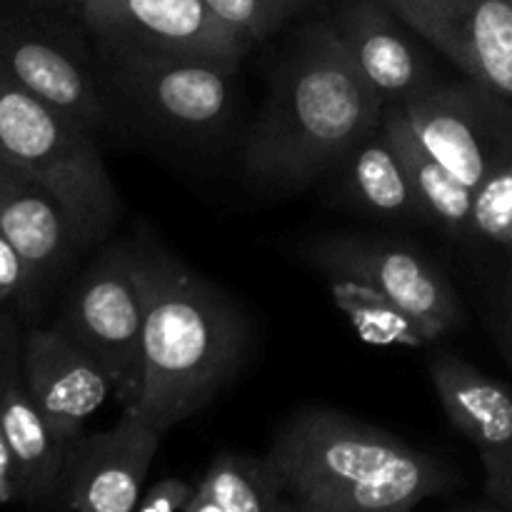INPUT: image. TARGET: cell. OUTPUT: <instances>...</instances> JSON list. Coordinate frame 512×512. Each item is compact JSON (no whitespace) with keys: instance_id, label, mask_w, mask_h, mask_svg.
Returning a JSON list of instances; mask_svg holds the SVG:
<instances>
[{"instance_id":"1","label":"cell","mask_w":512,"mask_h":512,"mask_svg":"<svg viewBox=\"0 0 512 512\" xmlns=\"http://www.w3.org/2000/svg\"><path fill=\"white\" fill-rule=\"evenodd\" d=\"M143 380L133 415L160 433L208 408L238 375L248 330L215 285L163 250L138 253Z\"/></svg>"},{"instance_id":"2","label":"cell","mask_w":512,"mask_h":512,"mask_svg":"<svg viewBox=\"0 0 512 512\" xmlns=\"http://www.w3.org/2000/svg\"><path fill=\"white\" fill-rule=\"evenodd\" d=\"M385 103L360 75L338 30L318 25L275 80L245 145L260 188L300 190L343 165L380 125Z\"/></svg>"},{"instance_id":"3","label":"cell","mask_w":512,"mask_h":512,"mask_svg":"<svg viewBox=\"0 0 512 512\" xmlns=\"http://www.w3.org/2000/svg\"><path fill=\"white\" fill-rule=\"evenodd\" d=\"M268 455L305 512H403L458 483L440 460L335 410H300Z\"/></svg>"},{"instance_id":"4","label":"cell","mask_w":512,"mask_h":512,"mask_svg":"<svg viewBox=\"0 0 512 512\" xmlns=\"http://www.w3.org/2000/svg\"><path fill=\"white\" fill-rule=\"evenodd\" d=\"M0 153L60 200L80 245L100 243L120 215L93 130L50 108L0 70Z\"/></svg>"},{"instance_id":"5","label":"cell","mask_w":512,"mask_h":512,"mask_svg":"<svg viewBox=\"0 0 512 512\" xmlns=\"http://www.w3.org/2000/svg\"><path fill=\"white\" fill-rule=\"evenodd\" d=\"M145 298L138 253L100 255L65 295L55 328L93 355L105 370L123 413L138 403L143 380Z\"/></svg>"},{"instance_id":"6","label":"cell","mask_w":512,"mask_h":512,"mask_svg":"<svg viewBox=\"0 0 512 512\" xmlns=\"http://www.w3.org/2000/svg\"><path fill=\"white\" fill-rule=\"evenodd\" d=\"M108 58L213 65L238 73L250 40L205 0H75Z\"/></svg>"},{"instance_id":"7","label":"cell","mask_w":512,"mask_h":512,"mask_svg":"<svg viewBox=\"0 0 512 512\" xmlns=\"http://www.w3.org/2000/svg\"><path fill=\"white\" fill-rule=\"evenodd\" d=\"M398 105L425 148L473 193L512 165V103L488 85L433 83Z\"/></svg>"},{"instance_id":"8","label":"cell","mask_w":512,"mask_h":512,"mask_svg":"<svg viewBox=\"0 0 512 512\" xmlns=\"http://www.w3.org/2000/svg\"><path fill=\"white\" fill-rule=\"evenodd\" d=\"M305 258L328 280H355L388 295L425 330L428 343L450 333L463 308L448 280L415 250L360 235H325Z\"/></svg>"},{"instance_id":"9","label":"cell","mask_w":512,"mask_h":512,"mask_svg":"<svg viewBox=\"0 0 512 512\" xmlns=\"http://www.w3.org/2000/svg\"><path fill=\"white\" fill-rule=\"evenodd\" d=\"M468 78L512 103V0H383Z\"/></svg>"},{"instance_id":"10","label":"cell","mask_w":512,"mask_h":512,"mask_svg":"<svg viewBox=\"0 0 512 512\" xmlns=\"http://www.w3.org/2000/svg\"><path fill=\"white\" fill-rule=\"evenodd\" d=\"M163 433L133 413L118 425L80 435L65 450L60 505L78 512H133Z\"/></svg>"},{"instance_id":"11","label":"cell","mask_w":512,"mask_h":512,"mask_svg":"<svg viewBox=\"0 0 512 512\" xmlns=\"http://www.w3.org/2000/svg\"><path fill=\"white\" fill-rule=\"evenodd\" d=\"M0 230L25 263L20 310L35 315L53 295L75 253L83 250L68 210L48 188L5 160L0 168Z\"/></svg>"},{"instance_id":"12","label":"cell","mask_w":512,"mask_h":512,"mask_svg":"<svg viewBox=\"0 0 512 512\" xmlns=\"http://www.w3.org/2000/svg\"><path fill=\"white\" fill-rule=\"evenodd\" d=\"M128 98L153 123L188 138L215 135L230 115V73L200 63L110 58Z\"/></svg>"},{"instance_id":"13","label":"cell","mask_w":512,"mask_h":512,"mask_svg":"<svg viewBox=\"0 0 512 512\" xmlns=\"http://www.w3.org/2000/svg\"><path fill=\"white\" fill-rule=\"evenodd\" d=\"M23 375L30 398L65 445L83 435L90 415L113 393L98 360L55 325L23 335Z\"/></svg>"},{"instance_id":"14","label":"cell","mask_w":512,"mask_h":512,"mask_svg":"<svg viewBox=\"0 0 512 512\" xmlns=\"http://www.w3.org/2000/svg\"><path fill=\"white\" fill-rule=\"evenodd\" d=\"M0 70L50 108L98 133L108 120L85 70L40 30L0 15Z\"/></svg>"},{"instance_id":"15","label":"cell","mask_w":512,"mask_h":512,"mask_svg":"<svg viewBox=\"0 0 512 512\" xmlns=\"http://www.w3.org/2000/svg\"><path fill=\"white\" fill-rule=\"evenodd\" d=\"M335 30L385 108L405 103L435 83L423 55L400 30L398 15L383 0L350 3Z\"/></svg>"},{"instance_id":"16","label":"cell","mask_w":512,"mask_h":512,"mask_svg":"<svg viewBox=\"0 0 512 512\" xmlns=\"http://www.w3.org/2000/svg\"><path fill=\"white\" fill-rule=\"evenodd\" d=\"M0 433L13 460L15 500L30 505H58L68 445L58 440L30 398L23 360L5 370L0 378Z\"/></svg>"},{"instance_id":"17","label":"cell","mask_w":512,"mask_h":512,"mask_svg":"<svg viewBox=\"0 0 512 512\" xmlns=\"http://www.w3.org/2000/svg\"><path fill=\"white\" fill-rule=\"evenodd\" d=\"M450 425L483 453L512 445V393L468 360L443 353L430 363Z\"/></svg>"},{"instance_id":"18","label":"cell","mask_w":512,"mask_h":512,"mask_svg":"<svg viewBox=\"0 0 512 512\" xmlns=\"http://www.w3.org/2000/svg\"><path fill=\"white\" fill-rule=\"evenodd\" d=\"M343 165L348 195L370 215L388 220H433L383 125L370 130Z\"/></svg>"},{"instance_id":"19","label":"cell","mask_w":512,"mask_h":512,"mask_svg":"<svg viewBox=\"0 0 512 512\" xmlns=\"http://www.w3.org/2000/svg\"><path fill=\"white\" fill-rule=\"evenodd\" d=\"M385 135L393 143L395 153L403 160L415 190L423 198L430 218L445 225L453 235H470V215H473L475 193L460 183L415 135L408 115L398 103L383 110Z\"/></svg>"},{"instance_id":"20","label":"cell","mask_w":512,"mask_h":512,"mask_svg":"<svg viewBox=\"0 0 512 512\" xmlns=\"http://www.w3.org/2000/svg\"><path fill=\"white\" fill-rule=\"evenodd\" d=\"M285 483L270 455L220 453L195 485L185 512H280L295 510L285 500Z\"/></svg>"},{"instance_id":"21","label":"cell","mask_w":512,"mask_h":512,"mask_svg":"<svg viewBox=\"0 0 512 512\" xmlns=\"http://www.w3.org/2000/svg\"><path fill=\"white\" fill-rule=\"evenodd\" d=\"M335 305L348 315L360 338L370 345L420 348L428 343L418 320L378 290L355 280H330Z\"/></svg>"},{"instance_id":"22","label":"cell","mask_w":512,"mask_h":512,"mask_svg":"<svg viewBox=\"0 0 512 512\" xmlns=\"http://www.w3.org/2000/svg\"><path fill=\"white\" fill-rule=\"evenodd\" d=\"M470 235L488 243L512 245V165L475 190Z\"/></svg>"},{"instance_id":"23","label":"cell","mask_w":512,"mask_h":512,"mask_svg":"<svg viewBox=\"0 0 512 512\" xmlns=\"http://www.w3.org/2000/svg\"><path fill=\"white\" fill-rule=\"evenodd\" d=\"M225 23L245 35L250 43L278 33L290 18L303 13L298 0H205Z\"/></svg>"},{"instance_id":"24","label":"cell","mask_w":512,"mask_h":512,"mask_svg":"<svg viewBox=\"0 0 512 512\" xmlns=\"http://www.w3.org/2000/svg\"><path fill=\"white\" fill-rule=\"evenodd\" d=\"M485 468V495L498 508L512 510V445L480 455Z\"/></svg>"},{"instance_id":"25","label":"cell","mask_w":512,"mask_h":512,"mask_svg":"<svg viewBox=\"0 0 512 512\" xmlns=\"http://www.w3.org/2000/svg\"><path fill=\"white\" fill-rule=\"evenodd\" d=\"M195 493V485L185 483L180 478H165L160 483L143 490L138 500V512H185L190 498Z\"/></svg>"},{"instance_id":"26","label":"cell","mask_w":512,"mask_h":512,"mask_svg":"<svg viewBox=\"0 0 512 512\" xmlns=\"http://www.w3.org/2000/svg\"><path fill=\"white\" fill-rule=\"evenodd\" d=\"M25 263L15 245L10 243L8 235L0 230V305L20 303L25 293Z\"/></svg>"},{"instance_id":"27","label":"cell","mask_w":512,"mask_h":512,"mask_svg":"<svg viewBox=\"0 0 512 512\" xmlns=\"http://www.w3.org/2000/svg\"><path fill=\"white\" fill-rule=\"evenodd\" d=\"M23 360V335L13 315L0 305V378L8 368Z\"/></svg>"},{"instance_id":"28","label":"cell","mask_w":512,"mask_h":512,"mask_svg":"<svg viewBox=\"0 0 512 512\" xmlns=\"http://www.w3.org/2000/svg\"><path fill=\"white\" fill-rule=\"evenodd\" d=\"M15 500V480H13V460H10L8 445L0 433V503Z\"/></svg>"},{"instance_id":"29","label":"cell","mask_w":512,"mask_h":512,"mask_svg":"<svg viewBox=\"0 0 512 512\" xmlns=\"http://www.w3.org/2000/svg\"><path fill=\"white\" fill-rule=\"evenodd\" d=\"M298 3H300V5H303V8H308V5H313V3H315V0H298Z\"/></svg>"},{"instance_id":"30","label":"cell","mask_w":512,"mask_h":512,"mask_svg":"<svg viewBox=\"0 0 512 512\" xmlns=\"http://www.w3.org/2000/svg\"><path fill=\"white\" fill-rule=\"evenodd\" d=\"M5 165V158H3V153H0V168H3Z\"/></svg>"},{"instance_id":"31","label":"cell","mask_w":512,"mask_h":512,"mask_svg":"<svg viewBox=\"0 0 512 512\" xmlns=\"http://www.w3.org/2000/svg\"><path fill=\"white\" fill-rule=\"evenodd\" d=\"M508 333H510V340H512V323H510V330H508Z\"/></svg>"}]
</instances>
